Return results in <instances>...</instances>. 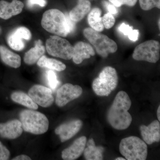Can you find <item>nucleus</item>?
I'll use <instances>...</instances> for the list:
<instances>
[{"instance_id": "nucleus-35", "label": "nucleus", "mask_w": 160, "mask_h": 160, "mask_svg": "<svg viewBox=\"0 0 160 160\" xmlns=\"http://www.w3.org/2000/svg\"><path fill=\"white\" fill-rule=\"evenodd\" d=\"M157 117L158 121H160V106H158L157 110Z\"/></svg>"}, {"instance_id": "nucleus-29", "label": "nucleus", "mask_w": 160, "mask_h": 160, "mask_svg": "<svg viewBox=\"0 0 160 160\" xmlns=\"http://www.w3.org/2000/svg\"><path fill=\"white\" fill-rule=\"evenodd\" d=\"M10 152L0 142V160H7L10 157Z\"/></svg>"}, {"instance_id": "nucleus-8", "label": "nucleus", "mask_w": 160, "mask_h": 160, "mask_svg": "<svg viewBox=\"0 0 160 160\" xmlns=\"http://www.w3.org/2000/svg\"><path fill=\"white\" fill-rule=\"evenodd\" d=\"M160 52V43L155 40H149L135 48L132 58L136 61L156 63L159 60Z\"/></svg>"}, {"instance_id": "nucleus-25", "label": "nucleus", "mask_w": 160, "mask_h": 160, "mask_svg": "<svg viewBox=\"0 0 160 160\" xmlns=\"http://www.w3.org/2000/svg\"><path fill=\"white\" fill-rule=\"evenodd\" d=\"M119 30L122 32L124 35L128 36L129 39L132 42L137 41L139 36V31L138 30L132 29V27L129 25L122 23L119 27Z\"/></svg>"}, {"instance_id": "nucleus-14", "label": "nucleus", "mask_w": 160, "mask_h": 160, "mask_svg": "<svg viewBox=\"0 0 160 160\" xmlns=\"http://www.w3.org/2000/svg\"><path fill=\"white\" fill-rule=\"evenodd\" d=\"M143 141L148 145L160 141V124L158 120H155L148 126L142 125L140 127Z\"/></svg>"}, {"instance_id": "nucleus-9", "label": "nucleus", "mask_w": 160, "mask_h": 160, "mask_svg": "<svg viewBox=\"0 0 160 160\" xmlns=\"http://www.w3.org/2000/svg\"><path fill=\"white\" fill-rule=\"evenodd\" d=\"M82 92V89L81 86L66 83L58 89L56 103L59 107H63L72 100L79 97Z\"/></svg>"}, {"instance_id": "nucleus-11", "label": "nucleus", "mask_w": 160, "mask_h": 160, "mask_svg": "<svg viewBox=\"0 0 160 160\" xmlns=\"http://www.w3.org/2000/svg\"><path fill=\"white\" fill-rule=\"evenodd\" d=\"M32 34L29 29L25 27H20L9 35L7 38L8 45L13 50L21 51L25 47L23 40L29 41Z\"/></svg>"}, {"instance_id": "nucleus-17", "label": "nucleus", "mask_w": 160, "mask_h": 160, "mask_svg": "<svg viewBox=\"0 0 160 160\" xmlns=\"http://www.w3.org/2000/svg\"><path fill=\"white\" fill-rule=\"evenodd\" d=\"M72 60L77 64H81L83 60L93 56L95 52L92 47L88 43L82 42H78L73 46Z\"/></svg>"}, {"instance_id": "nucleus-30", "label": "nucleus", "mask_w": 160, "mask_h": 160, "mask_svg": "<svg viewBox=\"0 0 160 160\" xmlns=\"http://www.w3.org/2000/svg\"><path fill=\"white\" fill-rule=\"evenodd\" d=\"M46 0H28L27 6L29 8H32L35 5H38L41 7H44L46 5Z\"/></svg>"}, {"instance_id": "nucleus-12", "label": "nucleus", "mask_w": 160, "mask_h": 160, "mask_svg": "<svg viewBox=\"0 0 160 160\" xmlns=\"http://www.w3.org/2000/svg\"><path fill=\"white\" fill-rule=\"evenodd\" d=\"M83 122L81 120H73L58 126L55 132L56 134L59 135L61 142H63L75 135L80 131Z\"/></svg>"}, {"instance_id": "nucleus-19", "label": "nucleus", "mask_w": 160, "mask_h": 160, "mask_svg": "<svg viewBox=\"0 0 160 160\" xmlns=\"http://www.w3.org/2000/svg\"><path fill=\"white\" fill-rule=\"evenodd\" d=\"M35 46L25 53L24 61L27 65H32L37 62L45 52V47L41 40L35 41Z\"/></svg>"}, {"instance_id": "nucleus-33", "label": "nucleus", "mask_w": 160, "mask_h": 160, "mask_svg": "<svg viewBox=\"0 0 160 160\" xmlns=\"http://www.w3.org/2000/svg\"><path fill=\"white\" fill-rule=\"evenodd\" d=\"M13 160H31V159L26 155H21L12 159Z\"/></svg>"}, {"instance_id": "nucleus-27", "label": "nucleus", "mask_w": 160, "mask_h": 160, "mask_svg": "<svg viewBox=\"0 0 160 160\" xmlns=\"http://www.w3.org/2000/svg\"><path fill=\"white\" fill-rule=\"evenodd\" d=\"M46 78L49 86L52 89L54 90L59 84L55 72L52 70L46 72Z\"/></svg>"}, {"instance_id": "nucleus-13", "label": "nucleus", "mask_w": 160, "mask_h": 160, "mask_svg": "<svg viewBox=\"0 0 160 160\" xmlns=\"http://www.w3.org/2000/svg\"><path fill=\"white\" fill-rule=\"evenodd\" d=\"M23 130L22 123L18 120L0 123V136L5 138L14 139L19 137Z\"/></svg>"}, {"instance_id": "nucleus-4", "label": "nucleus", "mask_w": 160, "mask_h": 160, "mask_svg": "<svg viewBox=\"0 0 160 160\" xmlns=\"http://www.w3.org/2000/svg\"><path fill=\"white\" fill-rule=\"evenodd\" d=\"M118 77L116 70L111 66H106L100 72L98 77L93 80L92 88L99 96H108L117 87Z\"/></svg>"}, {"instance_id": "nucleus-34", "label": "nucleus", "mask_w": 160, "mask_h": 160, "mask_svg": "<svg viewBox=\"0 0 160 160\" xmlns=\"http://www.w3.org/2000/svg\"><path fill=\"white\" fill-rule=\"evenodd\" d=\"M109 1L116 7H120L122 6V0H109Z\"/></svg>"}, {"instance_id": "nucleus-16", "label": "nucleus", "mask_w": 160, "mask_h": 160, "mask_svg": "<svg viewBox=\"0 0 160 160\" xmlns=\"http://www.w3.org/2000/svg\"><path fill=\"white\" fill-rule=\"evenodd\" d=\"M24 6V4L19 0H12L11 3L2 0L0 1V18L9 19L13 16L20 14Z\"/></svg>"}, {"instance_id": "nucleus-23", "label": "nucleus", "mask_w": 160, "mask_h": 160, "mask_svg": "<svg viewBox=\"0 0 160 160\" xmlns=\"http://www.w3.org/2000/svg\"><path fill=\"white\" fill-rule=\"evenodd\" d=\"M102 11L98 8H93L89 12L88 16V23L92 29L96 31L101 32L104 29V26L102 22Z\"/></svg>"}, {"instance_id": "nucleus-5", "label": "nucleus", "mask_w": 160, "mask_h": 160, "mask_svg": "<svg viewBox=\"0 0 160 160\" xmlns=\"http://www.w3.org/2000/svg\"><path fill=\"white\" fill-rule=\"evenodd\" d=\"M120 153L127 160H145L148 155V147L144 141L136 136L122 140L119 145Z\"/></svg>"}, {"instance_id": "nucleus-36", "label": "nucleus", "mask_w": 160, "mask_h": 160, "mask_svg": "<svg viewBox=\"0 0 160 160\" xmlns=\"http://www.w3.org/2000/svg\"><path fill=\"white\" fill-rule=\"evenodd\" d=\"M116 160H126V159L124 158H123L122 157H119L116 158L115 159Z\"/></svg>"}, {"instance_id": "nucleus-31", "label": "nucleus", "mask_w": 160, "mask_h": 160, "mask_svg": "<svg viewBox=\"0 0 160 160\" xmlns=\"http://www.w3.org/2000/svg\"><path fill=\"white\" fill-rule=\"evenodd\" d=\"M103 4L109 12L113 15L117 14L118 13V9L116 8L115 6L114 5H111L110 3H108L106 1H104Z\"/></svg>"}, {"instance_id": "nucleus-20", "label": "nucleus", "mask_w": 160, "mask_h": 160, "mask_svg": "<svg viewBox=\"0 0 160 160\" xmlns=\"http://www.w3.org/2000/svg\"><path fill=\"white\" fill-rule=\"evenodd\" d=\"M0 57L3 62L10 67L18 68L21 66L20 56L10 51L5 46H0Z\"/></svg>"}, {"instance_id": "nucleus-15", "label": "nucleus", "mask_w": 160, "mask_h": 160, "mask_svg": "<svg viewBox=\"0 0 160 160\" xmlns=\"http://www.w3.org/2000/svg\"><path fill=\"white\" fill-rule=\"evenodd\" d=\"M87 139L85 136H82L74 141L71 146L63 150L62 157L63 160H74L81 156L84 152Z\"/></svg>"}, {"instance_id": "nucleus-7", "label": "nucleus", "mask_w": 160, "mask_h": 160, "mask_svg": "<svg viewBox=\"0 0 160 160\" xmlns=\"http://www.w3.org/2000/svg\"><path fill=\"white\" fill-rule=\"evenodd\" d=\"M46 48L48 53L52 56L67 60L72 58L73 46L58 36H51L46 40Z\"/></svg>"}, {"instance_id": "nucleus-32", "label": "nucleus", "mask_w": 160, "mask_h": 160, "mask_svg": "<svg viewBox=\"0 0 160 160\" xmlns=\"http://www.w3.org/2000/svg\"><path fill=\"white\" fill-rule=\"evenodd\" d=\"M138 0H122V5H126L129 6H133L136 4Z\"/></svg>"}, {"instance_id": "nucleus-2", "label": "nucleus", "mask_w": 160, "mask_h": 160, "mask_svg": "<svg viewBox=\"0 0 160 160\" xmlns=\"http://www.w3.org/2000/svg\"><path fill=\"white\" fill-rule=\"evenodd\" d=\"M41 25L44 29L58 36L66 37L73 32L75 22L69 15L65 14L57 9H49L44 12Z\"/></svg>"}, {"instance_id": "nucleus-37", "label": "nucleus", "mask_w": 160, "mask_h": 160, "mask_svg": "<svg viewBox=\"0 0 160 160\" xmlns=\"http://www.w3.org/2000/svg\"><path fill=\"white\" fill-rule=\"evenodd\" d=\"M2 28H1V26H0V35L2 34Z\"/></svg>"}, {"instance_id": "nucleus-6", "label": "nucleus", "mask_w": 160, "mask_h": 160, "mask_svg": "<svg viewBox=\"0 0 160 160\" xmlns=\"http://www.w3.org/2000/svg\"><path fill=\"white\" fill-rule=\"evenodd\" d=\"M83 34L94 46L98 54L102 58H107L109 53H114L117 50L116 43L106 35L100 33L91 28L84 29Z\"/></svg>"}, {"instance_id": "nucleus-3", "label": "nucleus", "mask_w": 160, "mask_h": 160, "mask_svg": "<svg viewBox=\"0 0 160 160\" xmlns=\"http://www.w3.org/2000/svg\"><path fill=\"white\" fill-rule=\"evenodd\" d=\"M19 117L22 129L26 132L39 135L48 131L49 120L39 112L25 109L20 112Z\"/></svg>"}, {"instance_id": "nucleus-10", "label": "nucleus", "mask_w": 160, "mask_h": 160, "mask_svg": "<svg viewBox=\"0 0 160 160\" xmlns=\"http://www.w3.org/2000/svg\"><path fill=\"white\" fill-rule=\"evenodd\" d=\"M28 94L37 105L44 108L51 106L54 102L51 89L41 85H34L32 87Z\"/></svg>"}, {"instance_id": "nucleus-24", "label": "nucleus", "mask_w": 160, "mask_h": 160, "mask_svg": "<svg viewBox=\"0 0 160 160\" xmlns=\"http://www.w3.org/2000/svg\"><path fill=\"white\" fill-rule=\"evenodd\" d=\"M38 66L42 68L62 71L66 69V66L62 62L53 58H49L45 55H43L37 62Z\"/></svg>"}, {"instance_id": "nucleus-28", "label": "nucleus", "mask_w": 160, "mask_h": 160, "mask_svg": "<svg viewBox=\"0 0 160 160\" xmlns=\"http://www.w3.org/2000/svg\"><path fill=\"white\" fill-rule=\"evenodd\" d=\"M102 22L104 28L106 29H109L114 26L115 23V19L113 14L108 12L104 15L102 18Z\"/></svg>"}, {"instance_id": "nucleus-26", "label": "nucleus", "mask_w": 160, "mask_h": 160, "mask_svg": "<svg viewBox=\"0 0 160 160\" xmlns=\"http://www.w3.org/2000/svg\"><path fill=\"white\" fill-rule=\"evenodd\" d=\"M140 6L143 10L148 11L157 7L160 8V0H139Z\"/></svg>"}, {"instance_id": "nucleus-21", "label": "nucleus", "mask_w": 160, "mask_h": 160, "mask_svg": "<svg viewBox=\"0 0 160 160\" xmlns=\"http://www.w3.org/2000/svg\"><path fill=\"white\" fill-rule=\"evenodd\" d=\"M87 148L84 151V157L87 160H102L103 159L104 147L96 146L94 140L89 139L87 142Z\"/></svg>"}, {"instance_id": "nucleus-22", "label": "nucleus", "mask_w": 160, "mask_h": 160, "mask_svg": "<svg viewBox=\"0 0 160 160\" xmlns=\"http://www.w3.org/2000/svg\"><path fill=\"white\" fill-rule=\"evenodd\" d=\"M11 99L15 102L26 106L31 109H37L38 108L36 104L32 99L25 92L21 91L14 92L12 93Z\"/></svg>"}, {"instance_id": "nucleus-18", "label": "nucleus", "mask_w": 160, "mask_h": 160, "mask_svg": "<svg viewBox=\"0 0 160 160\" xmlns=\"http://www.w3.org/2000/svg\"><path fill=\"white\" fill-rule=\"evenodd\" d=\"M91 8V3L88 0H78V5L69 12V18L74 22H78L89 13Z\"/></svg>"}, {"instance_id": "nucleus-1", "label": "nucleus", "mask_w": 160, "mask_h": 160, "mask_svg": "<svg viewBox=\"0 0 160 160\" xmlns=\"http://www.w3.org/2000/svg\"><path fill=\"white\" fill-rule=\"evenodd\" d=\"M131 104L126 92H118L107 113V121L112 127L118 130H124L130 126L132 119L128 110Z\"/></svg>"}]
</instances>
